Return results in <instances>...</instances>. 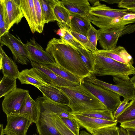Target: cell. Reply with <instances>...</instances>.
Listing matches in <instances>:
<instances>
[{
  "label": "cell",
  "mask_w": 135,
  "mask_h": 135,
  "mask_svg": "<svg viewBox=\"0 0 135 135\" xmlns=\"http://www.w3.org/2000/svg\"><path fill=\"white\" fill-rule=\"evenodd\" d=\"M94 52L124 64L133 65V63L132 56L122 46L117 47L114 49L109 50L97 49Z\"/></svg>",
  "instance_id": "ffe728a7"
},
{
  "label": "cell",
  "mask_w": 135,
  "mask_h": 135,
  "mask_svg": "<svg viewBox=\"0 0 135 135\" xmlns=\"http://www.w3.org/2000/svg\"><path fill=\"white\" fill-rule=\"evenodd\" d=\"M17 88L16 79L3 76L0 83V98L5 97Z\"/></svg>",
  "instance_id": "1f68e13d"
},
{
  "label": "cell",
  "mask_w": 135,
  "mask_h": 135,
  "mask_svg": "<svg viewBox=\"0 0 135 135\" xmlns=\"http://www.w3.org/2000/svg\"><path fill=\"white\" fill-rule=\"evenodd\" d=\"M119 128L116 126L104 127L94 131L92 135H119Z\"/></svg>",
  "instance_id": "74e56055"
},
{
  "label": "cell",
  "mask_w": 135,
  "mask_h": 135,
  "mask_svg": "<svg viewBox=\"0 0 135 135\" xmlns=\"http://www.w3.org/2000/svg\"><path fill=\"white\" fill-rule=\"evenodd\" d=\"M83 80L113 91L123 97L124 99H127L129 101L135 98V88L129 76H113V80L115 84L100 80L97 79L95 75L91 73Z\"/></svg>",
  "instance_id": "277c9868"
},
{
  "label": "cell",
  "mask_w": 135,
  "mask_h": 135,
  "mask_svg": "<svg viewBox=\"0 0 135 135\" xmlns=\"http://www.w3.org/2000/svg\"><path fill=\"white\" fill-rule=\"evenodd\" d=\"M76 49L81 60L90 73H93L95 60L93 52L87 49Z\"/></svg>",
  "instance_id": "f546056e"
},
{
  "label": "cell",
  "mask_w": 135,
  "mask_h": 135,
  "mask_svg": "<svg viewBox=\"0 0 135 135\" xmlns=\"http://www.w3.org/2000/svg\"><path fill=\"white\" fill-rule=\"evenodd\" d=\"M128 135H135V129H126Z\"/></svg>",
  "instance_id": "7dc6e473"
},
{
  "label": "cell",
  "mask_w": 135,
  "mask_h": 135,
  "mask_svg": "<svg viewBox=\"0 0 135 135\" xmlns=\"http://www.w3.org/2000/svg\"><path fill=\"white\" fill-rule=\"evenodd\" d=\"M124 8L127 9L132 12L135 13V2L126 7Z\"/></svg>",
  "instance_id": "ee69618b"
},
{
  "label": "cell",
  "mask_w": 135,
  "mask_h": 135,
  "mask_svg": "<svg viewBox=\"0 0 135 135\" xmlns=\"http://www.w3.org/2000/svg\"><path fill=\"white\" fill-rule=\"evenodd\" d=\"M86 36L97 50V45L98 40V31L93 26L91 23L87 32Z\"/></svg>",
  "instance_id": "ab89813d"
},
{
  "label": "cell",
  "mask_w": 135,
  "mask_h": 135,
  "mask_svg": "<svg viewBox=\"0 0 135 135\" xmlns=\"http://www.w3.org/2000/svg\"><path fill=\"white\" fill-rule=\"evenodd\" d=\"M35 8L37 21L36 32L41 33L43 30L45 23L39 0H33Z\"/></svg>",
  "instance_id": "e575fe53"
},
{
  "label": "cell",
  "mask_w": 135,
  "mask_h": 135,
  "mask_svg": "<svg viewBox=\"0 0 135 135\" xmlns=\"http://www.w3.org/2000/svg\"><path fill=\"white\" fill-rule=\"evenodd\" d=\"M60 1L70 14L77 15L88 18L89 8L90 6L88 0Z\"/></svg>",
  "instance_id": "44dd1931"
},
{
  "label": "cell",
  "mask_w": 135,
  "mask_h": 135,
  "mask_svg": "<svg viewBox=\"0 0 135 135\" xmlns=\"http://www.w3.org/2000/svg\"><path fill=\"white\" fill-rule=\"evenodd\" d=\"M70 29L86 36L91 24L88 18L75 14H70Z\"/></svg>",
  "instance_id": "d4e9b609"
},
{
  "label": "cell",
  "mask_w": 135,
  "mask_h": 135,
  "mask_svg": "<svg viewBox=\"0 0 135 135\" xmlns=\"http://www.w3.org/2000/svg\"><path fill=\"white\" fill-rule=\"evenodd\" d=\"M31 66L47 83L58 87H75L80 84L74 83L64 79L56 74L44 65L30 62Z\"/></svg>",
  "instance_id": "8fae6325"
},
{
  "label": "cell",
  "mask_w": 135,
  "mask_h": 135,
  "mask_svg": "<svg viewBox=\"0 0 135 135\" xmlns=\"http://www.w3.org/2000/svg\"><path fill=\"white\" fill-rule=\"evenodd\" d=\"M1 46H6L10 50L14 60L23 65L29 62L27 50L20 38L8 32L0 37Z\"/></svg>",
  "instance_id": "52a82bcc"
},
{
  "label": "cell",
  "mask_w": 135,
  "mask_h": 135,
  "mask_svg": "<svg viewBox=\"0 0 135 135\" xmlns=\"http://www.w3.org/2000/svg\"><path fill=\"white\" fill-rule=\"evenodd\" d=\"M98 30V40L100 45L103 50H109L117 47L119 37L123 35L129 34L135 31V24L103 30Z\"/></svg>",
  "instance_id": "5b68a950"
},
{
  "label": "cell",
  "mask_w": 135,
  "mask_h": 135,
  "mask_svg": "<svg viewBox=\"0 0 135 135\" xmlns=\"http://www.w3.org/2000/svg\"><path fill=\"white\" fill-rule=\"evenodd\" d=\"M124 16L121 18H112L99 17L89 15L88 18L91 23L100 29L104 30L132 23L126 20Z\"/></svg>",
  "instance_id": "2e32d148"
},
{
  "label": "cell",
  "mask_w": 135,
  "mask_h": 135,
  "mask_svg": "<svg viewBox=\"0 0 135 135\" xmlns=\"http://www.w3.org/2000/svg\"><path fill=\"white\" fill-rule=\"evenodd\" d=\"M129 100L127 99H124L122 101L115 111L113 113V116L115 119L120 115L131 104V101L129 102Z\"/></svg>",
  "instance_id": "60d3db41"
},
{
  "label": "cell",
  "mask_w": 135,
  "mask_h": 135,
  "mask_svg": "<svg viewBox=\"0 0 135 135\" xmlns=\"http://www.w3.org/2000/svg\"><path fill=\"white\" fill-rule=\"evenodd\" d=\"M36 100L41 110L55 114L60 117L73 118L71 110L67 105L57 103L44 96L38 97Z\"/></svg>",
  "instance_id": "4fadbf2b"
},
{
  "label": "cell",
  "mask_w": 135,
  "mask_h": 135,
  "mask_svg": "<svg viewBox=\"0 0 135 135\" xmlns=\"http://www.w3.org/2000/svg\"><path fill=\"white\" fill-rule=\"evenodd\" d=\"M120 126L126 129H135V120L121 123Z\"/></svg>",
  "instance_id": "b9f144b4"
},
{
  "label": "cell",
  "mask_w": 135,
  "mask_h": 135,
  "mask_svg": "<svg viewBox=\"0 0 135 135\" xmlns=\"http://www.w3.org/2000/svg\"><path fill=\"white\" fill-rule=\"evenodd\" d=\"M72 114L73 118L78 123L80 127L85 128L92 134L96 130L109 126H116L118 123L116 120H109L78 114Z\"/></svg>",
  "instance_id": "7c38bea8"
},
{
  "label": "cell",
  "mask_w": 135,
  "mask_h": 135,
  "mask_svg": "<svg viewBox=\"0 0 135 135\" xmlns=\"http://www.w3.org/2000/svg\"><path fill=\"white\" fill-rule=\"evenodd\" d=\"M17 79L21 84L31 85L36 87L49 84L42 78L33 68L30 69L23 70L20 72Z\"/></svg>",
  "instance_id": "603a6c76"
},
{
  "label": "cell",
  "mask_w": 135,
  "mask_h": 135,
  "mask_svg": "<svg viewBox=\"0 0 135 135\" xmlns=\"http://www.w3.org/2000/svg\"><path fill=\"white\" fill-rule=\"evenodd\" d=\"M4 128L3 127V124H0V135H5L4 132Z\"/></svg>",
  "instance_id": "c3c4849f"
},
{
  "label": "cell",
  "mask_w": 135,
  "mask_h": 135,
  "mask_svg": "<svg viewBox=\"0 0 135 135\" xmlns=\"http://www.w3.org/2000/svg\"><path fill=\"white\" fill-rule=\"evenodd\" d=\"M0 66L3 76L12 79H17L20 72L17 65L12 59L8 57L1 46Z\"/></svg>",
  "instance_id": "ac0fdd59"
},
{
  "label": "cell",
  "mask_w": 135,
  "mask_h": 135,
  "mask_svg": "<svg viewBox=\"0 0 135 135\" xmlns=\"http://www.w3.org/2000/svg\"><path fill=\"white\" fill-rule=\"evenodd\" d=\"M69 101L72 114L107 109L105 105L81 83L75 87L59 88Z\"/></svg>",
  "instance_id": "7a4b0ae2"
},
{
  "label": "cell",
  "mask_w": 135,
  "mask_h": 135,
  "mask_svg": "<svg viewBox=\"0 0 135 135\" xmlns=\"http://www.w3.org/2000/svg\"><path fill=\"white\" fill-rule=\"evenodd\" d=\"M21 9L32 33L36 32L37 21L33 0H19Z\"/></svg>",
  "instance_id": "7402d4cb"
},
{
  "label": "cell",
  "mask_w": 135,
  "mask_h": 135,
  "mask_svg": "<svg viewBox=\"0 0 135 135\" xmlns=\"http://www.w3.org/2000/svg\"><path fill=\"white\" fill-rule=\"evenodd\" d=\"M8 19L4 0H0V37L9 32Z\"/></svg>",
  "instance_id": "836d02e7"
},
{
  "label": "cell",
  "mask_w": 135,
  "mask_h": 135,
  "mask_svg": "<svg viewBox=\"0 0 135 135\" xmlns=\"http://www.w3.org/2000/svg\"><path fill=\"white\" fill-rule=\"evenodd\" d=\"M40 110L39 119L36 124L38 133L43 135H61L56 128L51 114Z\"/></svg>",
  "instance_id": "9a60e30c"
},
{
  "label": "cell",
  "mask_w": 135,
  "mask_h": 135,
  "mask_svg": "<svg viewBox=\"0 0 135 135\" xmlns=\"http://www.w3.org/2000/svg\"><path fill=\"white\" fill-rule=\"evenodd\" d=\"M7 124L4 128L5 135H26L28 128L32 123L29 116L20 113L6 115Z\"/></svg>",
  "instance_id": "ba28073f"
},
{
  "label": "cell",
  "mask_w": 135,
  "mask_h": 135,
  "mask_svg": "<svg viewBox=\"0 0 135 135\" xmlns=\"http://www.w3.org/2000/svg\"><path fill=\"white\" fill-rule=\"evenodd\" d=\"M29 94L27 90L17 88L6 95L2 103L4 112L6 115L19 113Z\"/></svg>",
  "instance_id": "9c48e42d"
},
{
  "label": "cell",
  "mask_w": 135,
  "mask_h": 135,
  "mask_svg": "<svg viewBox=\"0 0 135 135\" xmlns=\"http://www.w3.org/2000/svg\"><path fill=\"white\" fill-rule=\"evenodd\" d=\"M60 118L67 127L75 135H79L80 126L74 119L63 117Z\"/></svg>",
  "instance_id": "f35d334b"
},
{
  "label": "cell",
  "mask_w": 135,
  "mask_h": 135,
  "mask_svg": "<svg viewBox=\"0 0 135 135\" xmlns=\"http://www.w3.org/2000/svg\"><path fill=\"white\" fill-rule=\"evenodd\" d=\"M58 25L60 29L57 32V34L60 36V39L70 44L76 49L81 48L87 49L75 39L70 32L69 28L59 25Z\"/></svg>",
  "instance_id": "83f0119b"
},
{
  "label": "cell",
  "mask_w": 135,
  "mask_h": 135,
  "mask_svg": "<svg viewBox=\"0 0 135 135\" xmlns=\"http://www.w3.org/2000/svg\"><path fill=\"white\" fill-rule=\"evenodd\" d=\"M131 104L116 119L120 123L135 120V98L131 100Z\"/></svg>",
  "instance_id": "d6a6232c"
},
{
  "label": "cell",
  "mask_w": 135,
  "mask_h": 135,
  "mask_svg": "<svg viewBox=\"0 0 135 135\" xmlns=\"http://www.w3.org/2000/svg\"><path fill=\"white\" fill-rule=\"evenodd\" d=\"M119 135H128L126 129L120 127L119 129Z\"/></svg>",
  "instance_id": "f6af8a7d"
},
{
  "label": "cell",
  "mask_w": 135,
  "mask_h": 135,
  "mask_svg": "<svg viewBox=\"0 0 135 135\" xmlns=\"http://www.w3.org/2000/svg\"><path fill=\"white\" fill-rule=\"evenodd\" d=\"M49 112L51 114L56 128L61 135H75L67 127L57 115L54 113Z\"/></svg>",
  "instance_id": "d590c367"
},
{
  "label": "cell",
  "mask_w": 135,
  "mask_h": 135,
  "mask_svg": "<svg viewBox=\"0 0 135 135\" xmlns=\"http://www.w3.org/2000/svg\"><path fill=\"white\" fill-rule=\"evenodd\" d=\"M54 12L58 25L70 28V15L60 1L58 0Z\"/></svg>",
  "instance_id": "484cf974"
},
{
  "label": "cell",
  "mask_w": 135,
  "mask_h": 135,
  "mask_svg": "<svg viewBox=\"0 0 135 135\" xmlns=\"http://www.w3.org/2000/svg\"><path fill=\"white\" fill-rule=\"evenodd\" d=\"M38 135H42V134H41L40 133H38ZM33 135H37V134H34Z\"/></svg>",
  "instance_id": "f907efd6"
},
{
  "label": "cell",
  "mask_w": 135,
  "mask_h": 135,
  "mask_svg": "<svg viewBox=\"0 0 135 135\" xmlns=\"http://www.w3.org/2000/svg\"><path fill=\"white\" fill-rule=\"evenodd\" d=\"M43 96L52 101L59 104L68 105L69 100L59 87L50 84L37 86Z\"/></svg>",
  "instance_id": "d6986e66"
},
{
  "label": "cell",
  "mask_w": 135,
  "mask_h": 135,
  "mask_svg": "<svg viewBox=\"0 0 135 135\" xmlns=\"http://www.w3.org/2000/svg\"><path fill=\"white\" fill-rule=\"evenodd\" d=\"M70 31L75 39L86 49L92 52L96 51L86 36L73 31L70 29Z\"/></svg>",
  "instance_id": "8d00e7d4"
},
{
  "label": "cell",
  "mask_w": 135,
  "mask_h": 135,
  "mask_svg": "<svg viewBox=\"0 0 135 135\" xmlns=\"http://www.w3.org/2000/svg\"><path fill=\"white\" fill-rule=\"evenodd\" d=\"M100 1L105 2L109 4H113L117 3L118 4L121 0H100Z\"/></svg>",
  "instance_id": "bcb514c9"
},
{
  "label": "cell",
  "mask_w": 135,
  "mask_h": 135,
  "mask_svg": "<svg viewBox=\"0 0 135 135\" xmlns=\"http://www.w3.org/2000/svg\"><path fill=\"white\" fill-rule=\"evenodd\" d=\"M135 2V0H121L118 6L119 8H124L126 7Z\"/></svg>",
  "instance_id": "7bdbcfd3"
},
{
  "label": "cell",
  "mask_w": 135,
  "mask_h": 135,
  "mask_svg": "<svg viewBox=\"0 0 135 135\" xmlns=\"http://www.w3.org/2000/svg\"></svg>",
  "instance_id": "816d5d0a"
},
{
  "label": "cell",
  "mask_w": 135,
  "mask_h": 135,
  "mask_svg": "<svg viewBox=\"0 0 135 135\" xmlns=\"http://www.w3.org/2000/svg\"><path fill=\"white\" fill-rule=\"evenodd\" d=\"M93 53L95 64L92 74L95 76H129L135 74V68L133 65L122 63L95 52Z\"/></svg>",
  "instance_id": "3957f363"
},
{
  "label": "cell",
  "mask_w": 135,
  "mask_h": 135,
  "mask_svg": "<svg viewBox=\"0 0 135 135\" xmlns=\"http://www.w3.org/2000/svg\"><path fill=\"white\" fill-rule=\"evenodd\" d=\"M131 79V80L133 84L135 89V75H134Z\"/></svg>",
  "instance_id": "681fc988"
},
{
  "label": "cell",
  "mask_w": 135,
  "mask_h": 135,
  "mask_svg": "<svg viewBox=\"0 0 135 135\" xmlns=\"http://www.w3.org/2000/svg\"><path fill=\"white\" fill-rule=\"evenodd\" d=\"M81 83L105 105L107 109L113 113L122 101L120 99L121 96L113 91L83 80Z\"/></svg>",
  "instance_id": "8992f818"
},
{
  "label": "cell",
  "mask_w": 135,
  "mask_h": 135,
  "mask_svg": "<svg viewBox=\"0 0 135 135\" xmlns=\"http://www.w3.org/2000/svg\"><path fill=\"white\" fill-rule=\"evenodd\" d=\"M74 114L109 120H115L113 113L107 109L94 110Z\"/></svg>",
  "instance_id": "4dcf8cb0"
},
{
  "label": "cell",
  "mask_w": 135,
  "mask_h": 135,
  "mask_svg": "<svg viewBox=\"0 0 135 135\" xmlns=\"http://www.w3.org/2000/svg\"><path fill=\"white\" fill-rule=\"evenodd\" d=\"M18 113L28 115L32 123L36 124L39 119L41 113L38 102L34 100L29 94Z\"/></svg>",
  "instance_id": "cb8c5ba5"
},
{
  "label": "cell",
  "mask_w": 135,
  "mask_h": 135,
  "mask_svg": "<svg viewBox=\"0 0 135 135\" xmlns=\"http://www.w3.org/2000/svg\"><path fill=\"white\" fill-rule=\"evenodd\" d=\"M24 46L27 50L28 59L30 62L44 65H56L52 56L36 41L34 37L27 40Z\"/></svg>",
  "instance_id": "30bf717a"
},
{
  "label": "cell",
  "mask_w": 135,
  "mask_h": 135,
  "mask_svg": "<svg viewBox=\"0 0 135 135\" xmlns=\"http://www.w3.org/2000/svg\"><path fill=\"white\" fill-rule=\"evenodd\" d=\"M132 12L127 9H115L101 4L99 0H97L92 6H90L89 15L97 17L114 18H121L124 15Z\"/></svg>",
  "instance_id": "5bb4252c"
},
{
  "label": "cell",
  "mask_w": 135,
  "mask_h": 135,
  "mask_svg": "<svg viewBox=\"0 0 135 135\" xmlns=\"http://www.w3.org/2000/svg\"><path fill=\"white\" fill-rule=\"evenodd\" d=\"M46 51L54 59L57 65L82 80L90 74L76 49L61 39L53 38L50 40L47 44Z\"/></svg>",
  "instance_id": "6da1fadb"
},
{
  "label": "cell",
  "mask_w": 135,
  "mask_h": 135,
  "mask_svg": "<svg viewBox=\"0 0 135 135\" xmlns=\"http://www.w3.org/2000/svg\"><path fill=\"white\" fill-rule=\"evenodd\" d=\"M45 23L56 21L54 12L58 0H39Z\"/></svg>",
  "instance_id": "4316f807"
},
{
  "label": "cell",
  "mask_w": 135,
  "mask_h": 135,
  "mask_svg": "<svg viewBox=\"0 0 135 135\" xmlns=\"http://www.w3.org/2000/svg\"><path fill=\"white\" fill-rule=\"evenodd\" d=\"M8 19V30L15 24H18L24 17L19 0H4Z\"/></svg>",
  "instance_id": "e0dca14e"
},
{
  "label": "cell",
  "mask_w": 135,
  "mask_h": 135,
  "mask_svg": "<svg viewBox=\"0 0 135 135\" xmlns=\"http://www.w3.org/2000/svg\"><path fill=\"white\" fill-rule=\"evenodd\" d=\"M44 65L56 74L64 79L74 83L79 84L81 83L82 80L81 79L60 66L56 65Z\"/></svg>",
  "instance_id": "f1b7e54d"
}]
</instances>
